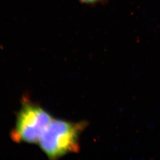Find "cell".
Returning <instances> with one entry per match:
<instances>
[{"label":"cell","instance_id":"3957f363","mask_svg":"<svg viewBox=\"0 0 160 160\" xmlns=\"http://www.w3.org/2000/svg\"><path fill=\"white\" fill-rule=\"evenodd\" d=\"M81 3L84 4L94 5L106 3L108 0H79Z\"/></svg>","mask_w":160,"mask_h":160},{"label":"cell","instance_id":"7a4b0ae2","mask_svg":"<svg viewBox=\"0 0 160 160\" xmlns=\"http://www.w3.org/2000/svg\"><path fill=\"white\" fill-rule=\"evenodd\" d=\"M54 119L39 105L25 100L18 112L11 137L15 142L39 143L43 133Z\"/></svg>","mask_w":160,"mask_h":160},{"label":"cell","instance_id":"6da1fadb","mask_svg":"<svg viewBox=\"0 0 160 160\" xmlns=\"http://www.w3.org/2000/svg\"><path fill=\"white\" fill-rule=\"evenodd\" d=\"M86 126L85 122L53 119L40 140V147L51 160L78 152L80 135Z\"/></svg>","mask_w":160,"mask_h":160}]
</instances>
